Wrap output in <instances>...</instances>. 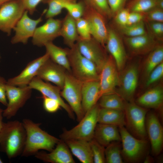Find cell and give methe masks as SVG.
I'll list each match as a JSON object with an SVG mask.
<instances>
[{
    "instance_id": "52a82bcc",
    "label": "cell",
    "mask_w": 163,
    "mask_h": 163,
    "mask_svg": "<svg viewBox=\"0 0 163 163\" xmlns=\"http://www.w3.org/2000/svg\"><path fill=\"white\" fill-rule=\"evenodd\" d=\"M118 128L122 143V156L127 162H138L146 151L148 143L147 140L135 137L124 126Z\"/></svg>"
},
{
    "instance_id": "d6a6232c",
    "label": "cell",
    "mask_w": 163,
    "mask_h": 163,
    "mask_svg": "<svg viewBox=\"0 0 163 163\" xmlns=\"http://www.w3.org/2000/svg\"><path fill=\"white\" fill-rule=\"evenodd\" d=\"M115 142H112L109 144L105 149L106 162L123 163L120 146Z\"/></svg>"
},
{
    "instance_id": "f1b7e54d",
    "label": "cell",
    "mask_w": 163,
    "mask_h": 163,
    "mask_svg": "<svg viewBox=\"0 0 163 163\" xmlns=\"http://www.w3.org/2000/svg\"><path fill=\"white\" fill-rule=\"evenodd\" d=\"M50 58L54 62L64 68L71 73L68 57V48H62L54 44L53 42L46 43L44 46Z\"/></svg>"
},
{
    "instance_id": "8fae6325",
    "label": "cell",
    "mask_w": 163,
    "mask_h": 163,
    "mask_svg": "<svg viewBox=\"0 0 163 163\" xmlns=\"http://www.w3.org/2000/svg\"><path fill=\"white\" fill-rule=\"evenodd\" d=\"M75 43L80 53L95 65L100 74L108 56L104 46L92 37L87 40L78 37Z\"/></svg>"
},
{
    "instance_id": "5b68a950",
    "label": "cell",
    "mask_w": 163,
    "mask_h": 163,
    "mask_svg": "<svg viewBox=\"0 0 163 163\" xmlns=\"http://www.w3.org/2000/svg\"><path fill=\"white\" fill-rule=\"evenodd\" d=\"M148 111L147 108L139 106L133 101H126L125 126L128 131L137 138L146 139L145 120Z\"/></svg>"
},
{
    "instance_id": "ee69618b",
    "label": "cell",
    "mask_w": 163,
    "mask_h": 163,
    "mask_svg": "<svg viewBox=\"0 0 163 163\" xmlns=\"http://www.w3.org/2000/svg\"><path fill=\"white\" fill-rule=\"evenodd\" d=\"M151 33L155 37L162 39L163 36V23L158 22H149Z\"/></svg>"
},
{
    "instance_id": "8992f818",
    "label": "cell",
    "mask_w": 163,
    "mask_h": 163,
    "mask_svg": "<svg viewBox=\"0 0 163 163\" xmlns=\"http://www.w3.org/2000/svg\"><path fill=\"white\" fill-rule=\"evenodd\" d=\"M83 82L75 78L71 73L66 71L63 87L60 94L67 102L75 113L78 121L84 116L82 104V90Z\"/></svg>"
},
{
    "instance_id": "d590c367",
    "label": "cell",
    "mask_w": 163,
    "mask_h": 163,
    "mask_svg": "<svg viewBox=\"0 0 163 163\" xmlns=\"http://www.w3.org/2000/svg\"><path fill=\"white\" fill-rule=\"evenodd\" d=\"M122 32L127 37H134L146 33L143 21L138 23L120 27Z\"/></svg>"
},
{
    "instance_id": "277c9868",
    "label": "cell",
    "mask_w": 163,
    "mask_h": 163,
    "mask_svg": "<svg viewBox=\"0 0 163 163\" xmlns=\"http://www.w3.org/2000/svg\"><path fill=\"white\" fill-rule=\"evenodd\" d=\"M68 57L71 73L82 82L99 80V73L95 65L83 56L75 44L68 48Z\"/></svg>"
},
{
    "instance_id": "603a6c76",
    "label": "cell",
    "mask_w": 163,
    "mask_h": 163,
    "mask_svg": "<svg viewBox=\"0 0 163 163\" xmlns=\"http://www.w3.org/2000/svg\"><path fill=\"white\" fill-rule=\"evenodd\" d=\"M101 96L99 80L83 83L82 104L84 114L97 104Z\"/></svg>"
},
{
    "instance_id": "44dd1931",
    "label": "cell",
    "mask_w": 163,
    "mask_h": 163,
    "mask_svg": "<svg viewBox=\"0 0 163 163\" xmlns=\"http://www.w3.org/2000/svg\"><path fill=\"white\" fill-rule=\"evenodd\" d=\"M37 159L51 163H74L69 148L65 142L60 139L53 149L49 153L39 151L35 155Z\"/></svg>"
},
{
    "instance_id": "7dc6e473",
    "label": "cell",
    "mask_w": 163,
    "mask_h": 163,
    "mask_svg": "<svg viewBox=\"0 0 163 163\" xmlns=\"http://www.w3.org/2000/svg\"><path fill=\"white\" fill-rule=\"evenodd\" d=\"M7 85V81L0 75V102L6 106L8 104L6 93Z\"/></svg>"
},
{
    "instance_id": "3957f363",
    "label": "cell",
    "mask_w": 163,
    "mask_h": 163,
    "mask_svg": "<svg viewBox=\"0 0 163 163\" xmlns=\"http://www.w3.org/2000/svg\"><path fill=\"white\" fill-rule=\"evenodd\" d=\"M100 107L98 104H95L85 114L78 125L70 130H64L60 135V139L63 141L77 139L88 142L92 140L98 123Z\"/></svg>"
},
{
    "instance_id": "1f68e13d",
    "label": "cell",
    "mask_w": 163,
    "mask_h": 163,
    "mask_svg": "<svg viewBox=\"0 0 163 163\" xmlns=\"http://www.w3.org/2000/svg\"><path fill=\"white\" fill-rule=\"evenodd\" d=\"M76 0H47L48 8L46 10L45 18H53L61 13L66 4L76 2Z\"/></svg>"
},
{
    "instance_id": "e0dca14e",
    "label": "cell",
    "mask_w": 163,
    "mask_h": 163,
    "mask_svg": "<svg viewBox=\"0 0 163 163\" xmlns=\"http://www.w3.org/2000/svg\"><path fill=\"white\" fill-rule=\"evenodd\" d=\"M105 45L107 50L114 60L119 72H120L125 66L126 54L122 40L112 28H108V35Z\"/></svg>"
},
{
    "instance_id": "74e56055",
    "label": "cell",
    "mask_w": 163,
    "mask_h": 163,
    "mask_svg": "<svg viewBox=\"0 0 163 163\" xmlns=\"http://www.w3.org/2000/svg\"><path fill=\"white\" fill-rule=\"evenodd\" d=\"M68 13L76 20L82 17L85 9V5L82 2H71L66 4L64 8Z\"/></svg>"
},
{
    "instance_id": "cb8c5ba5",
    "label": "cell",
    "mask_w": 163,
    "mask_h": 163,
    "mask_svg": "<svg viewBox=\"0 0 163 163\" xmlns=\"http://www.w3.org/2000/svg\"><path fill=\"white\" fill-rule=\"evenodd\" d=\"M163 102V88L161 85L155 86L145 91L136 99L137 105L143 107L159 109Z\"/></svg>"
},
{
    "instance_id": "2e32d148",
    "label": "cell",
    "mask_w": 163,
    "mask_h": 163,
    "mask_svg": "<svg viewBox=\"0 0 163 163\" xmlns=\"http://www.w3.org/2000/svg\"><path fill=\"white\" fill-rule=\"evenodd\" d=\"M145 126L152 153L154 155H157L162 149L163 129L158 117L154 112H151L147 114Z\"/></svg>"
},
{
    "instance_id": "7a4b0ae2",
    "label": "cell",
    "mask_w": 163,
    "mask_h": 163,
    "mask_svg": "<svg viewBox=\"0 0 163 163\" xmlns=\"http://www.w3.org/2000/svg\"><path fill=\"white\" fill-rule=\"evenodd\" d=\"M22 122L14 120L3 123L0 131V149L10 159L21 155L26 140Z\"/></svg>"
},
{
    "instance_id": "4fadbf2b",
    "label": "cell",
    "mask_w": 163,
    "mask_h": 163,
    "mask_svg": "<svg viewBox=\"0 0 163 163\" xmlns=\"http://www.w3.org/2000/svg\"><path fill=\"white\" fill-rule=\"evenodd\" d=\"M99 81L101 96L115 93L116 88L119 85V72L115 61L110 55L108 56L100 72Z\"/></svg>"
},
{
    "instance_id": "83f0119b",
    "label": "cell",
    "mask_w": 163,
    "mask_h": 163,
    "mask_svg": "<svg viewBox=\"0 0 163 163\" xmlns=\"http://www.w3.org/2000/svg\"><path fill=\"white\" fill-rule=\"evenodd\" d=\"M60 36L63 38L65 44L69 48L74 46L78 38L76 20L68 13L62 20Z\"/></svg>"
},
{
    "instance_id": "60d3db41",
    "label": "cell",
    "mask_w": 163,
    "mask_h": 163,
    "mask_svg": "<svg viewBox=\"0 0 163 163\" xmlns=\"http://www.w3.org/2000/svg\"><path fill=\"white\" fill-rule=\"evenodd\" d=\"M144 14L148 22H163V9L156 7Z\"/></svg>"
},
{
    "instance_id": "8d00e7d4",
    "label": "cell",
    "mask_w": 163,
    "mask_h": 163,
    "mask_svg": "<svg viewBox=\"0 0 163 163\" xmlns=\"http://www.w3.org/2000/svg\"><path fill=\"white\" fill-rule=\"evenodd\" d=\"M93 158L94 163L106 162L105 149L94 139L89 142Z\"/></svg>"
},
{
    "instance_id": "7bdbcfd3",
    "label": "cell",
    "mask_w": 163,
    "mask_h": 163,
    "mask_svg": "<svg viewBox=\"0 0 163 163\" xmlns=\"http://www.w3.org/2000/svg\"><path fill=\"white\" fill-rule=\"evenodd\" d=\"M129 12L128 9L124 8L119 11L114 16L115 21L120 27L127 25Z\"/></svg>"
},
{
    "instance_id": "816d5d0a",
    "label": "cell",
    "mask_w": 163,
    "mask_h": 163,
    "mask_svg": "<svg viewBox=\"0 0 163 163\" xmlns=\"http://www.w3.org/2000/svg\"><path fill=\"white\" fill-rule=\"evenodd\" d=\"M13 0H0V7L3 4Z\"/></svg>"
},
{
    "instance_id": "b9f144b4",
    "label": "cell",
    "mask_w": 163,
    "mask_h": 163,
    "mask_svg": "<svg viewBox=\"0 0 163 163\" xmlns=\"http://www.w3.org/2000/svg\"><path fill=\"white\" fill-rule=\"evenodd\" d=\"M43 96V104L46 111L50 113H55L61 107L59 103L56 100Z\"/></svg>"
},
{
    "instance_id": "ac0fdd59",
    "label": "cell",
    "mask_w": 163,
    "mask_h": 163,
    "mask_svg": "<svg viewBox=\"0 0 163 163\" xmlns=\"http://www.w3.org/2000/svg\"><path fill=\"white\" fill-rule=\"evenodd\" d=\"M28 86L32 89L38 91L42 95L57 101L60 104L61 107L67 113L69 117L72 119H75L74 112L69 105L65 103L62 98L60 94L61 89L59 87L45 82L37 76L32 79Z\"/></svg>"
},
{
    "instance_id": "ffe728a7",
    "label": "cell",
    "mask_w": 163,
    "mask_h": 163,
    "mask_svg": "<svg viewBox=\"0 0 163 163\" xmlns=\"http://www.w3.org/2000/svg\"><path fill=\"white\" fill-rule=\"evenodd\" d=\"M67 71L49 58L40 67L36 76L43 80L54 83L61 90L63 87Z\"/></svg>"
},
{
    "instance_id": "30bf717a",
    "label": "cell",
    "mask_w": 163,
    "mask_h": 163,
    "mask_svg": "<svg viewBox=\"0 0 163 163\" xmlns=\"http://www.w3.org/2000/svg\"><path fill=\"white\" fill-rule=\"evenodd\" d=\"M26 11L21 0H13L0 7V30L10 36Z\"/></svg>"
},
{
    "instance_id": "6da1fadb",
    "label": "cell",
    "mask_w": 163,
    "mask_h": 163,
    "mask_svg": "<svg viewBox=\"0 0 163 163\" xmlns=\"http://www.w3.org/2000/svg\"><path fill=\"white\" fill-rule=\"evenodd\" d=\"M22 123L26 137L22 156L34 155L41 150L51 152L60 140L42 130L40 127L41 123L34 122L27 118L23 119Z\"/></svg>"
},
{
    "instance_id": "836d02e7",
    "label": "cell",
    "mask_w": 163,
    "mask_h": 163,
    "mask_svg": "<svg viewBox=\"0 0 163 163\" xmlns=\"http://www.w3.org/2000/svg\"><path fill=\"white\" fill-rule=\"evenodd\" d=\"M157 0H132L127 9L130 12L144 13L156 7Z\"/></svg>"
},
{
    "instance_id": "db71d44e",
    "label": "cell",
    "mask_w": 163,
    "mask_h": 163,
    "mask_svg": "<svg viewBox=\"0 0 163 163\" xmlns=\"http://www.w3.org/2000/svg\"><path fill=\"white\" fill-rule=\"evenodd\" d=\"M1 58V55H0V62Z\"/></svg>"
},
{
    "instance_id": "7c38bea8",
    "label": "cell",
    "mask_w": 163,
    "mask_h": 163,
    "mask_svg": "<svg viewBox=\"0 0 163 163\" xmlns=\"http://www.w3.org/2000/svg\"><path fill=\"white\" fill-rule=\"evenodd\" d=\"M82 17L89 24L92 37L104 46L108 35L105 18L86 2Z\"/></svg>"
},
{
    "instance_id": "d6986e66",
    "label": "cell",
    "mask_w": 163,
    "mask_h": 163,
    "mask_svg": "<svg viewBox=\"0 0 163 163\" xmlns=\"http://www.w3.org/2000/svg\"><path fill=\"white\" fill-rule=\"evenodd\" d=\"M49 58V55L46 52L43 56L30 62L18 75L8 79L7 84L18 87L28 85L36 76L41 66Z\"/></svg>"
},
{
    "instance_id": "f35d334b",
    "label": "cell",
    "mask_w": 163,
    "mask_h": 163,
    "mask_svg": "<svg viewBox=\"0 0 163 163\" xmlns=\"http://www.w3.org/2000/svg\"><path fill=\"white\" fill-rule=\"evenodd\" d=\"M77 30L78 37L82 39L87 40L92 37L89 24L83 17L76 20Z\"/></svg>"
},
{
    "instance_id": "4316f807",
    "label": "cell",
    "mask_w": 163,
    "mask_h": 163,
    "mask_svg": "<svg viewBox=\"0 0 163 163\" xmlns=\"http://www.w3.org/2000/svg\"><path fill=\"white\" fill-rule=\"evenodd\" d=\"M98 123L119 127L126 125L124 110L100 107L97 118Z\"/></svg>"
},
{
    "instance_id": "e575fe53",
    "label": "cell",
    "mask_w": 163,
    "mask_h": 163,
    "mask_svg": "<svg viewBox=\"0 0 163 163\" xmlns=\"http://www.w3.org/2000/svg\"><path fill=\"white\" fill-rule=\"evenodd\" d=\"M85 2L105 18H110L112 16L107 0H85Z\"/></svg>"
},
{
    "instance_id": "4dcf8cb0",
    "label": "cell",
    "mask_w": 163,
    "mask_h": 163,
    "mask_svg": "<svg viewBox=\"0 0 163 163\" xmlns=\"http://www.w3.org/2000/svg\"><path fill=\"white\" fill-rule=\"evenodd\" d=\"M99 101L101 108L124 110L126 101L116 92L103 95Z\"/></svg>"
},
{
    "instance_id": "484cf974",
    "label": "cell",
    "mask_w": 163,
    "mask_h": 163,
    "mask_svg": "<svg viewBox=\"0 0 163 163\" xmlns=\"http://www.w3.org/2000/svg\"><path fill=\"white\" fill-rule=\"evenodd\" d=\"M64 141L73 155L81 162L94 163L89 142L77 139H71Z\"/></svg>"
},
{
    "instance_id": "d4e9b609",
    "label": "cell",
    "mask_w": 163,
    "mask_h": 163,
    "mask_svg": "<svg viewBox=\"0 0 163 163\" xmlns=\"http://www.w3.org/2000/svg\"><path fill=\"white\" fill-rule=\"evenodd\" d=\"M118 128L115 125L97 123L93 139L104 147L112 142L120 141L121 137Z\"/></svg>"
},
{
    "instance_id": "c3c4849f",
    "label": "cell",
    "mask_w": 163,
    "mask_h": 163,
    "mask_svg": "<svg viewBox=\"0 0 163 163\" xmlns=\"http://www.w3.org/2000/svg\"><path fill=\"white\" fill-rule=\"evenodd\" d=\"M144 19V14L137 12H130L129 14L127 25H130L139 22Z\"/></svg>"
},
{
    "instance_id": "ab89813d",
    "label": "cell",
    "mask_w": 163,
    "mask_h": 163,
    "mask_svg": "<svg viewBox=\"0 0 163 163\" xmlns=\"http://www.w3.org/2000/svg\"><path fill=\"white\" fill-rule=\"evenodd\" d=\"M163 76V62L157 66L145 79V86L146 88L159 81Z\"/></svg>"
},
{
    "instance_id": "9c48e42d",
    "label": "cell",
    "mask_w": 163,
    "mask_h": 163,
    "mask_svg": "<svg viewBox=\"0 0 163 163\" xmlns=\"http://www.w3.org/2000/svg\"><path fill=\"white\" fill-rule=\"evenodd\" d=\"M32 90L28 85L18 87L7 84L6 93L8 104L3 110V117L7 119L14 117L30 98Z\"/></svg>"
},
{
    "instance_id": "681fc988",
    "label": "cell",
    "mask_w": 163,
    "mask_h": 163,
    "mask_svg": "<svg viewBox=\"0 0 163 163\" xmlns=\"http://www.w3.org/2000/svg\"><path fill=\"white\" fill-rule=\"evenodd\" d=\"M3 110L0 107V131L2 129L4 123L2 121L3 117Z\"/></svg>"
},
{
    "instance_id": "9a60e30c",
    "label": "cell",
    "mask_w": 163,
    "mask_h": 163,
    "mask_svg": "<svg viewBox=\"0 0 163 163\" xmlns=\"http://www.w3.org/2000/svg\"><path fill=\"white\" fill-rule=\"evenodd\" d=\"M28 13L26 10L13 28L15 34L11 40L12 44H27L29 39L33 37L37 25L42 21V16L33 19L30 18Z\"/></svg>"
},
{
    "instance_id": "f546056e",
    "label": "cell",
    "mask_w": 163,
    "mask_h": 163,
    "mask_svg": "<svg viewBox=\"0 0 163 163\" xmlns=\"http://www.w3.org/2000/svg\"><path fill=\"white\" fill-rule=\"evenodd\" d=\"M163 62V46L157 45L149 53L145 60L142 68V76L145 79L150 73L159 64Z\"/></svg>"
},
{
    "instance_id": "ba28073f",
    "label": "cell",
    "mask_w": 163,
    "mask_h": 163,
    "mask_svg": "<svg viewBox=\"0 0 163 163\" xmlns=\"http://www.w3.org/2000/svg\"><path fill=\"white\" fill-rule=\"evenodd\" d=\"M139 65L137 62H132L125 66L120 74V82L115 92L126 102L133 101L137 87Z\"/></svg>"
},
{
    "instance_id": "f6af8a7d",
    "label": "cell",
    "mask_w": 163,
    "mask_h": 163,
    "mask_svg": "<svg viewBox=\"0 0 163 163\" xmlns=\"http://www.w3.org/2000/svg\"><path fill=\"white\" fill-rule=\"evenodd\" d=\"M130 0H107L112 16L124 8L126 3Z\"/></svg>"
},
{
    "instance_id": "f5cc1de1",
    "label": "cell",
    "mask_w": 163,
    "mask_h": 163,
    "mask_svg": "<svg viewBox=\"0 0 163 163\" xmlns=\"http://www.w3.org/2000/svg\"><path fill=\"white\" fill-rule=\"evenodd\" d=\"M2 161V160L0 158V163H3Z\"/></svg>"
},
{
    "instance_id": "7402d4cb",
    "label": "cell",
    "mask_w": 163,
    "mask_h": 163,
    "mask_svg": "<svg viewBox=\"0 0 163 163\" xmlns=\"http://www.w3.org/2000/svg\"><path fill=\"white\" fill-rule=\"evenodd\" d=\"M124 41L131 53L142 55L149 53L157 45L155 37L151 33L134 37H127Z\"/></svg>"
},
{
    "instance_id": "bcb514c9",
    "label": "cell",
    "mask_w": 163,
    "mask_h": 163,
    "mask_svg": "<svg viewBox=\"0 0 163 163\" xmlns=\"http://www.w3.org/2000/svg\"><path fill=\"white\" fill-rule=\"evenodd\" d=\"M43 0H21L25 10L31 15L34 14L37 6Z\"/></svg>"
},
{
    "instance_id": "f907efd6",
    "label": "cell",
    "mask_w": 163,
    "mask_h": 163,
    "mask_svg": "<svg viewBox=\"0 0 163 163\" xmlns=\"http://www.w3.org/2000/svg\"><path fill=\"white\" fill-rule=\"evenodd\" d=\"M156 7L163 9V0H157Z\"/></svg>"
},
{
    "instance_id": "5bb4252c",
    "label": "cell",
    "mask_w": 163,
    "mask_h": 163,
    "mask_svg": "<svg viewBox=\"0 0 163 163\" xmlns=\"http://www.w3.org/2000/svg\"><path fill=\"white\" fill-rule=\"evenodd\" d=\"M62 21L60 19L50 18L43 24L37 27L32 37L33 45L40 47L44 46L60 36Z\"/></svg>"
}]
</instances>
